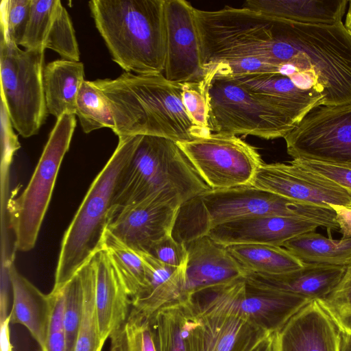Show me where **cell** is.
<instances>
[{
	"label": "cell",
	"mask_w": 351,
	"mask_h": 351,
	"mask_svg": "<svg viewBox=\"0 0 351 351\" xmlns=\"http://www.w3.org/2000/svg\"><path fill=\"white\" fill-rule=\"evenodd\" d=\"M107 97L119 137L149 135L176 142L210 134L194 124L182 103V84L162 74L123 72L118 77L91 81Z\"/></svg>",
	"instance_id": "6da1fadb"
},
{
	"label": "cell",
	"mask_w": 351,
	"mask_h": 351,
	"mask_svg": "<svg viewBox=\"0 0 351 351\" xmlns=\"http://www.w3.org/2000/svg\"><path fill=\"white\" fill-rule=\"evenodd\" d=\"M262 216L294 217L339 230L331 208L295 202L252 185L209 189L181 205L172 236L181 243L206 236L220 224Z\"/></svg>",
	"instance_id": "7a4b0ae2"
},
{
	"label": "cell",
	"mask_w": 351,
	"mask_h": 351,
	"mask_svg": "<svg viewBox=\"0 0 351 351\" xmlns=\"http://www.w3.org/2000/svg\"><path fill=\"white\" fill-rule=\"evenodd\" d=\"M165 0H92L88 7L114 62L125 72L162 74Z\"/></svg>",
	"instance_id": "3957f363"
},
{
	"label": "cell",
	"mask_w": 351,
	"mask_h": 351,
	"mask_svg": "<svg viewBox=\"0 0 351 351\" xmlns=\"http://www.w3.org/2000/svg\"><path fill=\"white\" fill-rule=\"evenodd\" d=\"M141 137H119L114 153L92 182L63 236L53 288L64 286L103 250L118 183Z\"/></svg>",
	"instance_id": "277c9868"
},
{
	"label": "cell",
	"mask_w": 351,
	"mask_h": 351,
	"mask_svg": "<svg viewBox=\"0 0 351 351\" xmlns=\"http://www.w3.org/2000/svg\"><path fill=\"white\" fill-rule=\"evenodd\" d=\"M209 189L176 141L142 135L119 180L111 212L161 193L184 204Z\"/></svg>",
	"instance_id": "5b68a950"
},
{
	"label": "cell",
	"mask_w": 351,
	"mask_h": 351,
	"mask_svg": "<svg viewBox=\"0 0 351 351\" xmlns=\"http://www.w3.org/2000/svg\"><path fill=\"white\" fill-rule=\"evenodd\" d=\"M211 132L284 138L297 125L234 79L207 69L204 77Z\"/></svg>",
	"instance_id": "8992f818"
},
{
	"label": "cell",
	"mask_w": 351,
	"mask_h": 351,
	"mask_svg": "<svg viewBox=\"0 0 351 351\" xmlns=\"http://www.w3.org/2000/svg\"><path fill=\"white\" fill-rule=\"evenodd\" d=\"M75 126V114H64L57 119L27 187L8 202L9 223L17 250L29 251L36 244Z\"/></svg>",
	"instance_id": "52a82bcc"
},
{
	"label": "cell",
	"mask_w": 351,
	"mask_h": 351,
	"mask_svg": "<svg viewBox=\"0 0 351 351\" xmlns=\"http://www.w3.org/2000/svg\"><path fill=\"white\" fill-rule=\"evenodd\" d=\"M45 50H22L0 40L1 100L14 128L24 138L38 133L48 113L43 84Z\"/></svg>",
	"instance_id": "ba28073f"
},
{
	"label": "cell",
	"mask_w": 351,
	"mask_h": 351,
	"mask_svg": "<svg viewBox=\"0 0 351 351\" xmlns=\"http://www.w3.org/2000/svg\"><path fill=\"white\" fill-rule=\"evenodd\" d=\"M177 143L212 190L250 185L263 162L254 147L234 135L212 132Z\"/></svg>",
	"instance_id": "9c48e42d"
},
{
	"label": "cell",
	"mask_w": 351,
	"mask_h": 351,
	"mask_svg": "<svg viewBox=\"0 0 351 351\" xmlns=\"http://www.w3.org/2000/svg\"><path fill=\"white\" fill-rule=\"evenodd\" d=\"M179 300L187 351H256L276 332L238 315L204 313L194 295Z\"/></svg>",
	"instance_id": "30bf717a"
},
{
	"label": "cell",
	"mask_w": 351,
	"mask_h": 351,
	"mask_svg": "<svg viewBox=\"0 0 351 351\" xmlns=\"http://www.w3.org/2000/svg\"><path fill=\"white\" fill-rule=\"evenodd\" d=\"M284 139L293 159L351 167V103L313 109Z\"/></svg>",
	"instance_id": "8fae6325"
},
{
	"label": "cell",
	"mask_w": 351,
	"mask_h": 351,
	"mask_svg": "<svg viewBox=\"0 0 351 351\" xmlns=\"http://www.w3.org/2000/svg\"><path fill=\"white\" fill-rule=\"evenodd\" d=\"M195 300L204 313L234 314L278 331L310 300L296 295L249 286L245 278L204 291Z\"/></svg>",
	"instance_id": "7c38bea8"
},
{
	"label": "cell",
	"mask_w": 351,
	"mask_h": 351,
	"mask_svg": "<svg viewBox=\"0 0 351 351\" xmlns=\"http://www.w3.org/2000/svg\"><path fill=\"white\" fill-rule=\"evenodd\" d=\"M165 63L162 75L183 84L203 80L201 45L195 8L184 0H165Z\"/></svg>",
	"instance_id": "4fadbf2b"
},
{
	"label": "cell",
	"mask_w": 351,
	"mask_h": 351,
	"mask_svg": "<svg viewBox=\"0 0 351 351\" xmlns=\"http://www.w3.org/2000/svg\"><path fill=\"white\" fill-rule=\"evenodd\" d=\"M182 204L170 194L155 195L112 211L107 230L132 249L147 253L155 243L172 234Z\"/></svg>",
	"instance_id": "5bb4252c"
},
{
	"label": "cell",
	"mask_w": 351,
	"mask_h": 351,
	"mask_svg": "<svg viewBox=\"0 0 351 351\" xmlns=\"http://www.w3.org/2000/svg\"><path fill=\"white\" fill-rule=\"evenodd\" d=\"M250 185L300 203L327 208L331 204L351 207V194L346 190L291 161L263 162Z\"/></svg>",
	"instance_id": "9a60e30c"
},
{
	"label": "cell",
	"mask_w": 351,
	"mask_h": 351,
	"mask_svg": "<svg viewBox=\"0 0 351 351\" xmlns=\"http://www.w3.org/2000/svg\"><path fill=\"white\" fill-rule=\"evenodd\" d=\"M184 244L187 252L184 295H195L245 277V271L227 247L209 237Z\"/></svg>",
	"instance_id": "2e32d148"
},
{
	"label": "cell",
	"mask_w": 351,
	"mask_h": 351,
	"mask_svg": "<svg viewBox=\"0 0 351 351\" xmlns=\"http://www.w3.org/2000/svg\"><path fill=\"white\" fill-rule=\"evenodd\" d=\"M317 223L301 219L262 216L224 223L209 230L206 236L225 247L237 244H264L282 247L288 240L315 232Z\"/></svg>",
	"instance_id": "e0dca14e"
},
{
	"label": "cell",
	"mask_w": 351,
	"mask_h": 351,
	"mask_svg": "<svg viewBox=\"0 0 351 351\" xmlns=\"http://www.w3.org/2000/svg\"><path fill=\"white\" fill-rule=\"evenodd\" d=\"M340 330L312 300L276 332L278 351H339Z\"/></svg>",
	"instance_id": "ac0fdd59"
},
{
	"label": "cell",
	"mask_w": 351,
	"mask_h": 351,
	"mask_svg": "<svg viewBox=\"0 0 351 351\" xmlns=\"http://www.w3.org/2000/svg\"><path fill=\"white\" fill-rule=\"evenodd\" d=\"M295 271L278 276L245 272L246 283L255 289L282 292L310 301L326 298L336 287L346 267L306 264Z\"/></svg>",
	"instance_id": "d6986e66"
},
{
	"label": "cell",
	"mask_w": 351,
	"mask_h": 351,
	"mask_svg": "<svg viewBox=\"0 0 351 351\" xmlns=\"http://www.w3.org/2000/svg\"><path fill=\"white\" fill-rule=\"evenodd\" d=\"M95 267V304L101 338L104 343L127 320L132 299L107 252L93 257Z\"/></svg>",
	"instance_id": "ffe728a7"
},
{
	"label": "cell",
	"mask_w": 351,
	"mask_h": 351,
	"mask_svg": "<svg viewBox=\"0 0 351 351\" xmlns=\"http://www.w3.org/2000/svg\"><path fill=\"white\" fill-rule=\"evenodd\" d=\"M346 0H247L243 8L291 22L336 25L343 23Z\"/></svg>",
	"instance_id": "44dd1931"
},
{
	"label": "cell",
	"mask_w": 351,
	"mask_h": 351,
	"mask_svg": "<svg viewBox=\"0 0 351 351\" xmlns=\"http://www.w3.org/2000/svg\"><path fill=\"white\" fill-rule=\"evenodd\" d=\"M13 303L9 317L10 324L24 326L40 348L47 336L49 312L48 294H45L22 276L13 263L8 267Z\"/></svg>",
	"instance_id": "7402d4cb"
},
{
	"label": "cell",
	"mask_w": 351,
	"mask_h": 351,
	"mask_svg": "<svg viewBox=\"0 0 351 351\" xmlns=\"http://www.w3.org/2000/svg\"><path fill=\"white\" fill-rule=\"evenodd\" d=\"M84 81L81 62L57 60L48 63L43 72L48 113L57 119L64 114H75L77 96Z\"/></svg>",
	"instance_id": "603a6c76"
},
{
	"label": "cell",
	"mask_w": 351,
	"mask_h": 351,
	"mask_svg": "<svg viewBox=\"0 0 351 351\" xmlns=\"http://www.w3.org/2000/svg\"><path fill=\"white\" fill-rule=\"evenodd\" d=\"M245 272L278 276L298 270L304 263L283 247L237 244L226 247Z\"/></svg>",
	"instance_id": "cb8c5ba5"
},
{
	"label": "cell",
	"mask_w": 351,
	"mask_h": 351,
	"mask_svg": "<svg viewBox=\"0 0 351 351\" xmlns=\"http://www.w3.org/2000/svg\"><path fill=\"white\" fill-rule=\"evenodd\" d=\"M282 247L303 263L345 267L351 263V237L335 240L311 232L288 240Z\"/></svg>",
	"instance_id": "d4e9b609"
},
{
	"label": "cell",
	"mask_w": 351,
	"mask_h": 351,
	"mask_svg": "<svg viewBox=\"0 0 351 351\" xmlns=\"http://www.w3.org/2000/svg\"><path fill=\"white\" fill-rule=\"evenodd\" d=\"M103 250L110 257L132 303L147 287L145 267L140 252L108 230L104 238Z\"/></svg>",
	"instance_id": "484cf974"
},
{
	"label": "cell",
	"mask_w": 351,
	"mask_h": 351,
	"mask_svg": "<svg viewBox=\"0 0 351 351\" xmlns=\"http://www.w3.org/2000/svg\"><path fill=\"white\" fill-rule=\"evenodd\" d=\"M84 302L74 351H101L103 343L95 304V267L93 258L79 271Z\"/></svg>",
	"instance_id": "4316f807"
},
{
	"label": "cell",
	"mask_w": 351,
	"mask_h": 351,
	"mask_svg": "<svg viewBox=\"0 0 351 351\" xmlns=\"http://www.w3.org/2000/svg\"><path fill=\"white\" fill-rule=\"evenodd\" d=\"M75 115L84 133L103 128L115 131V122L105 95L91 81H84L76 99Z\"/></svg>",
	"instance_id": "83f0119b"
},
{
	"label": "cell",
	"mask_w": 351,
	"mask_h": 351,
	"mask_svg": "<svg viewBox=\"0 0 351 351\" xmlns=\"http://www.w3.org/2000/svg\"><path fill=\"white\" fill-rule=\"evenodd\" d=\"M149 320L157 351H187L179 299L159 309Z\"/></svg>",
	"instance_id": "f1b7e54d"
},
{
	"label": "cell",
	"mask_w": 351,
	"mask_h": 351,
	"mask_svg": "<svg viewBox=\"0 0 351 351\" xmlns=\"http://www.w3.org/2000/svg\"><path fill=\"white\" fill-rule=\"evenodd\" d=\"M110 339V351H157L149 319L132 309L125 322Z\"/></svg>",
	"instance_id": "f546056e"
},
{
	"label": "cell",
	"mask_w": 351,
	"mask_h": 351,
	"mask_svg": "<svg viewBox=\"0 0 351 351\" xmlns=\"http://www.w3.org/2000/svg\"><path fill=\"white\" fill-rule=\"evenodd\" d=\"M61 5L59 0H31L29 19L20 45L27 50L45 49L47 36Z\"/></svg>",
	"instance_id": "4dcf8cb0"
},
{
	"label": "cell",
	"mask_w": 351,
	"mask_h": 351,
	"mask_svg": "<svg viewBox=\"0 0 351 351\" xmlns=\"http://www.w3.org/2000/svg\"><path fill=\"white\" fill-rule=\"evenodd\" d=\"M317 301L340 332L351 335V263L333 291Z\"/></svg>",
	"instance_id": "1f68e13d"
},
{
	"label": "cell",
	"mask_w": 351,
	"mask_h": 351,
	"mask_svg": "<svg viewBox=\"0 0 351 351\" xmlns=\"http://www.w3.org/2000/svg\"><path fill=\"white\" fill-rule=\"evenodd\" d=\"M45 48L57 52L64 60H80L75 30L70 16L62 5L59 8L49 30Z\"/></svg>",
	"instance_id": "d6a6232c"
},
{
	"label": "cell",
	"mask_w": 351,
	"mask_h": 351,
	"mask_svg": "<svg viewBox=\"0 0 351 351\" xmlns=\"http://www.w3.org/2000/svg\"><path fill=\"white\" fill-rule=\"evenodd\" d=\"M31 0H2L1 39L20 45L29 19Z\"/></svg>",
	"instance_id": "836d02e7"
},
{
	"label": "cell",
	"mask_w": 351,
	"mask_h": 351,
	"mask_svg": "<svg viewBox=\"0 0 351 351\" xmlns=\"http://www.w3.org/2000/svg\"><path fill=\"white\" fill-rule=\"evenodd\" d=\"M64 330L66 351H74L81 321L84 292L79 271L65 285Z\"/></svg>",
	"instance_id": "e575fe53"
},
{
	"label": "cell",
	"mask_w": 351,
	"mask_h": 351,
	"mask_svg": "<svg viewBox=\"0 0 351 351\" xmlns=\"http://www.w3.org/2000/svg\"><path fill=\"white\" fill-rule=\"evenodd\" d=\"M182 84V103L190 118L198 128L208 134L212 133L208 125V106L204 78L201 81Z\"/></svg>",
	"instance_id": "d590c367"
},
{
	"label": "cell",
	"mask_w": 351,
	"mask_h": 351,
	"mask_svg": "<svg viewBox=\"0 0 351 351\" xmlns=\"http://www.w3.org/2000/svg\"><path fill=\"white\" fill-rule=\"evenodd\" d=\"M291 162L330 180L351 194V167L305 159H293Z\"/></svg>",
	"instance_id": "8d00e7d4"
},
{
	"label": "cell",
	"mask_w": 351,
	"mask_h": 351,
	"mask_svg": "<svg viewBox=\"0 0 351 351\" xmlns=\"http://www.w3.org/2000/svg\"><path fill=\"white\" fill-rule=\"evenodd\" d=\"M158 261L174 267L186 263L187 252L184 244L176 240L172 234L155 243L147 252Z\"/></svg>",
	"instance_id": "74e56055"
},
{
	"label": "cell",
	"mask_w": 351,
	"mask_h": 351,
	"mask_svg": "<svg viewBox=\"0 0 351 351\" xmlns=\"http://www.w3.org/2000/svg\"><path fill=\"white\" fill-rule=\"evenodd\" d=\"M0 122L2 162L6 165L10 162L13 154L21 145L17 135L13 130L14 127L6 106L2 100L0 104Z\"/></svg>",
	"instance_id": "f35d334b"
},
{
	"label": "cell",
	"mask_w": 351,
	"mask_h": 351,
	"mask_svg": "<svg viewBox=\"0 0 351 351\" xmlns=\"http://www.w3.org/2000/svg\"><path fill=\"white\" fill-rule=\"evenodd\" d=\"M335 212L336 221L339 225L341 239L351 237V207L340 205H329Z\"/></svg>",
	"instance_id": "ab89813d"
},
{
	"label": "cell",
	"mask_w": 351,
	"mask_h": 351,
	"mask_svg": "<svg viewBox=\"0 0 351 351\" xmlns=\"http://www.w3.org/2000/svg\"><path fill=\"white\" fill-rule=\"evenodd\" d=\"M1 324L0 344L1 351H12V346L10 342V317L9 315L5 320Z\"/></svg>",
	"instance_id": "60d3db41"
},
{
	"label": "cell",
	"mask_w": 351,
	"mask_h": 351,
	"mask_svg": "<svg viewBox=\"0 0 351 351\" xmlns=\"http://www.w3.org/2000/svg\"><path fill=\"white\" fill-rule=\"evenodd\" d=\"M339 351H351V335L341 332Z\"/></svg>",
	"instance_id": "b9f144b4"
},
{
	"label": "cell",
	"mask_w": 351,
	"mask_h": 351,
	"mask_svg": "<svg viewBox=\"0 0 351 351\" xmlns=\"http://www.w3.org/2000/svg\"><path fill=\"white\" fill-rule=\"evenodd\" d=\"M349 7L346 14L344 27L346 31L351 36V0L348 1Z\"/></svg>",
	"instance_id": "7bdbcfd3"
},
{
	"label": "cell",
	"mask_w": 351,
	"mask_h": 351,
	"mask_svg": "<svg viewBox=\"0 0 351 351\" xmlns=\"http://www.w3.org/2000/svg\"><path fill=\"white\" fill-rule=\"evenodd\" d=\"M40 351H46L45 348H40Z\"/></svg>",
	"instance_id": "ee69618b"
}]
</instances>
